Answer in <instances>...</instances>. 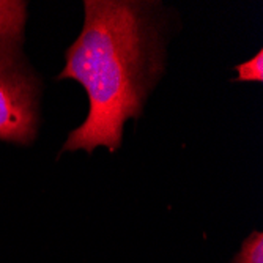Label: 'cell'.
Masks as SVG:
<instances>
[{"label":"cell","mask_w":263,"mask_h":263,"mask_svg":"<svg viewBox=\"0 0 263 263\" xmlns=\"http://www.w3.org/2000/svg\"><path fill=\"white\" fill-rule=\"evenodd\" d=\"M84 27L65 52L57 81L79 82L88 98L82 125L63 152L110 153L122 147L125 123L137 118L165 71L167 17L159 2L85 0Z\"/></svg>","instance_id":"6da1fadb"},{"label":"cell","mask_w":263,"mask_h":263,"mask_svg":"<svg viewBox=\"0 0 263 263\" xmlns=\"http://www.w3.org/2000/svg\"><path fill=\"white\" fill-rule=\"evenodd\" d=\"M232 263H263V233L254 230L243 241Z\"/></svg>","instance_id":"3957f363"},{"label":"cell","mask_w":263,"mask_h":263,"mask_svg":"<svg viewBox=\"0 0 263 263\" xmlns=\"http://www.w3.org/2000/svg\"><path fill=\"white\" fill-rule=\"evenodd\" d=\"M27 2L0 0V140L30 145L40 126L41 79L22 52Z\"/></svg>","instance_id":"7a4b0ae2"},{"label":"cell","mask_w":263,"mask_h":263,"mask_svg":"<svg viewBox=\"0 0 263 263\" xmlns=\"http://www.w3.org/2000/svg\"><path fill=\"white\" fill-rule=\"evenodd\" d=\"M238 73L235 82H263V51L260 49L252 59L235 66Z\"/></svg>","instance_id":"277c9868"}]
</instances>
